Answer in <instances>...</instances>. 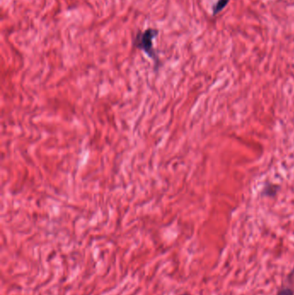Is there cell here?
<instances>
[{
  "instance_id": "cell-1",
  "label": "cell",
  "mask_w": 294,
  "mask_h": 295,
  "mask_svg": "<svg viewBox=\"0 0 294 295\" xmlns=\"http://www.w3.org/2000/svg\"><path fill=\"white\" fill-rule=\"evenodd\" d=\"M159 35V30L156 28H148L145 31H138L133 41L135 48L144 53L153 60L156 64L159 63V57L154 48V40Z\"/></svg>"
},
{
  "instance_id": "cell-2",
  "label": "cell",
  "mask_w": 294,
  "mask_h": 295,
  "mask_svg": "<svg viewBox=\"0 0 294 295\" xmlns=\"http://www.w3.org/2000/svg\"><path fill=\"white\" fill-rule=\"evenodd\" d=\"M230 0H219L213 6V15L219 14V12L225 8V6H227Z\"/></svg>"
},
{
  "instance_id": "cell-3",
  "label": "cell",
  "mask_w": 294,
  "mask_h": 295,
  "mask_svg": "<svg viewBox=\"0 0 294 295\" xmlns=\"http://www.w3.org/2000/svg\"><path fill=\"white\" fill-rule=\"evenodd\" d=\"M277 295H294L292 290L290 289V288H287V287H285V288H281V289L279 290Z\"/></svg>"
},
{
  "instance_id": "cell-4",
  "label": "cell",
  "mask_w": 294,
  "mask_h": 295,
  "mask_svg": "<svg viewBox=\"0 0 294 295\" xmlns=\"http://www.w3.org/2000/svg\"><path fill=\"white\" fill-rule=\"evenodd\" d=\"M179 295H192V294H190V293H188V292H185V293H181V294Z\"/></svg>"
}]
</instances>
